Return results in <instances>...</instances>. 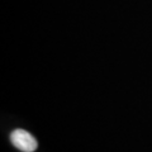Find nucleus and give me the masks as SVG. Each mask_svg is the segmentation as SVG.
Returning a JSON list of instances; mask_svg holds the SVG:
<instances>
[{"mask_svg":"<svg viewBox=\"0 0 152 152\" xmlns=\"http://www.w3.org/2000/svg\"><path fill=\"white\" fill-rule=\"evenodd\" d=\"M10 141L14 147L22 152H34L38 147L37 140L33 137L29 132L24 129H15L12 132Z\"/></svg>","mask_w":152,"mask_h":152,"instance_id":"obj_1","label":"nucleus"}]
</instances>
